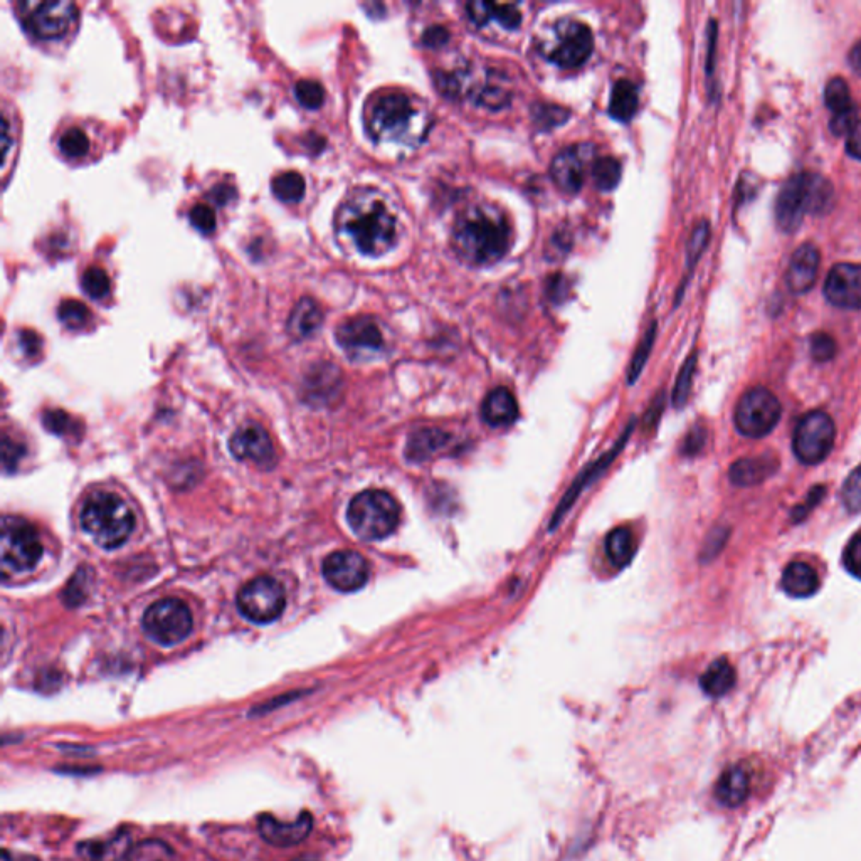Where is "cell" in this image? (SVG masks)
Wrapping results in <instances>:
<instances>
[{
  "instance_id": "50",
  "label": "cell",
  "mask_w": 861,
  "mask_h": 861,
  "mask_svg": "<svg viewBox=\"0 0 861 861\" xmlns=\"http://www.w3.org/2000/svg\"><path fill=\"white\" fill-rule=\"evenodd\" d=\"M825 492V486H814L813 490L809 492L808 500L801 503V505L796 508V512L793 513V517L796 518V522H801V520L808 517V513L811 512L819 502H821V498L825 497Z\"/></svg>"
},
{
  "instance_id": "13",
  "label": "cell",
  "mask_w": 861,
  "mask_h": 861,
  "mask_svg": "<svg viewBox=\"0 0 861 861\" xmlns=\"http://www.w3.org/2000/svg\"><path fill=\"white\" fill-rule=\"evenodd\" d=\"M836 439L835 421L825 411L803 416L794 429L793 451L804 465H819L833 451Z\"/></svg>"
},
{
  "instance_id": "46",
  "label": "cell",
  "mask_w": 861,
  "mask_h": 861,
  "mask_svg": "<svg viewBox=\"0 0 861 861\" xmlns=\"http://www.w3.org/2000/svg\"><path fill=\"white\" fill-rule=\"evenodd\" d=\"M44 426L51 433L59 434V436H71V434L76 433L78 423H74L68 414L61 413V411H49V413L44 414Z\"/></svg>"
},
{
  "instance_id": "39",
  "label": "cell",
  "mask_w": 861,
  "mask_h": 861,
  "mask_svg": "<svg viewBox=\"0 0 861 861\" xmlns=\"http://www.w3.org/2000/svg\"><path fill=\"white\" fill-rule=\"evenodd\" d=\"M655 337L656 322H653L651 323L650 328H648V332L645 333V337L641 339L638 349L634 352L633 360H631V365H629V384H634V381L640 377L641 372L645 369L646 362H648V357H650L651 354V349H653V344H655Z\"/></svg>"
},
{
  "instance_id": "43",
  "label": "cell",
  "mask_w": 861,
  "mask_h": 861,
  "mask_svg": "<svg viewBox=\"0 0 861 861\" xmlns=\"http://www.w3.org/2000/svg\"><path fill=\"white\" fill-rule=\"evenodd\" d=\"M841 500L851 513L861 512V465L851 471L841 488Z\"/></svg>"
},
{
  "instance_id": "22",
  "label": "cell",
  "mask_w": 861,
  "mask_h": 861,
  "mask_svg": "<svg viewBox=\"0 0 861 861\" xmlns=\"http://www.w3.org/2000/svg\"><path fill=\"white\" fill-rule=\"evenodd\" d=\"M633 424H629L628 431L621 436L618 444L614 446V449L609 451L608 455H604L601 460L594 463V466H591L589 470L584 471L579 478H577L574 486L569 488V493H567L566 497L562 498V502L559 503V507L555 510L554 517H552V525H550V529H554L555 525L562 520V517L566 515L567 510L572 507V503L576 502L577 497L581 495L582 490L586 488L589 483H591L597 475H601V471L606 470L609 465H611V461H614V458L619 455V451L623 449L624 444L628 443V438L631 436V431H633Z\"/></svg>"
},
{
  "instance_id": "36",
  "label": "cell",
  "mask_w": 861,
  "mask_h": 861,
  "mask_svg": "<svg viewBox=\"0 0 861 861\" xmlns=\"http://www.w3.org/2000/svg\"><path fill=\"white\" fill-rule=\"evenodd\" d=\"M59 150L69 159H81L90 150V138L81 128H68L59 138Z\"/></svg>"
},
{
  "instance_id": "5",
  "label": "cell",
  "mask_w": 861,
  "mask_h": 861,
  "mask_svg": "<svg viewBox=\"0 0 861 861\" xmlns=\"http://www.w3.org/2000/svg\"><path fill=\"white\" fill-rule=\"evenodd\" d=\"M80 522L93 542L106 550L122 547L135 529L132 508L110 492L93 493L83 505Z\"/></svg>"
},
{
  "instance_id": "53",
  "label": "cell",
  "mask_w": 861,
  "mask_h": 861,
  "mask_svg": "<svg viewBox=\"0 0 861 861\" xmlns=\"http://www.w3.org/2000/svg\"><path fill=\"white\" fill-rule=\"evenodd\" d=\"M19 340H21L22 349L26 352L27 355H34L39 352L41 349V339H39V335L36 332H32V330H22L19 333Z\"/></svg>"
},
{
  "instance_id": "42",
  "label": "cell",
  "mask_w": 861,
  "mask_h": 861,
  "mask_svg": "<svg viewBox=\"0 0 861 861\" xmlns=\"http://www.w3.org/2000/svg\"><path fill=\"white\" fill-rule=\"evenodd\" d=\"M295 96L296 100L300 101L305 108L317 110L325 101V90L318 81L300 80L296 81Z\"/></svg>"
},
{
  "instance_id": "56",
  "label": "cell",
  "mask_w": 861,
  "mask_h": 861,
  "mask_svg": "<svg viewBox=\"0 0 861 861\" xmlns=\"http://www.w3.org/2000/svg\"><path fill=\"white\" fill-rule=\"evenodd\" d=\"M231 194H234V189L226 184L217 185V187H214L211 191L212 199L219 202V204H226V202H229Z\"/></svg>"
},
{
  "instance_id": "15",
  "label": "cell",
  "mask_w": 861,
  "mask_h": 861,
  "mask_svg": "<svg viewBox=\"0 0 861 861\" xmlns=\"http://www.w3.org/2000/svg\"><path fill=\"white\" fill-rule=\"evenodd\" d=\"M325 581L340 592H355L367 584L369 562L355 550H337L323 562Z\"/></svg>"
},
{
  "instance_id": "35",
  "label": "cell",
  "mask_w": 861,
  "mask_h": 861,
  "mask_svg": "<svg viewBox=\"0 0 861 861\" xmlns=\"http://www.w3.org/2000/svg\"><path fill=\"white\" fill-rule=\"evenodd\" d=\"M127 861H175V853L165 841L143 840L128 851Z\"/></svg>"
},
{
  "instance_id": "32",
  "label": "cell",
  "mask_w": 861,
  "mask_h": 861,
  "mask_svg": "<svg viewBox=\"0 0 861 861\" xmlns=\"http://www.w3.org/2000/svg\"><path fill=\"white\" fill-rule=\"evenodd\" d=\"M634 550H636V545H634L633 532L626 527L614 529L606 539V554H608L609 562L618 569L628 566L633 559Z\"/></svg>"
},
{
  "instance_id": "27",
  "label": "cell",
  "mask_w": 861,
  "mask_h": 861,
  "mask_svg": "<svg viewBox=\"0 0 861 861\" xmlns=\"http://www.w3.org/2000/svg\"><path fill=\"white\" fill-rule=\"evenodd\" d=\"M323 322V312L310 296H303L300 302L296 303L295 308L291 310L290 318H288V332L295 339H308L313 333L317 332Z\"/></svg>"
},
{
  "instance_id": "17",
  "label": "cell",
  "mask_w": 861,
  "mask_h": 861,
  "mask_svg": "<svg viewBox=\"0 0 861 861\" xmlns=\"http://www.w3.org/2000/svg\"><path fill=\"white\" fill-rule=\"evenodd\" d=\"M594 150L589 145H574L555 155L550 175L560 191L577 194L584 185L587 162L592 159Z\"/></svg>"
},
{
  "instance_id": "10",
  "label": "cell",
  "mask_w": 861,
  "mask_h": 861,
  "mask_svg": "<svg viewBox=\"0 0 861 861\" xmlns=\"http://www.w3.org/2000/svg\"><path fill=\"white\" fill-rule=\"evenodd\" d=\"M17 14L32 36L58 39L73 27L78 9L68 0H26L17 4Z\"/></svg>"
},
{
  "instance_id": "30",
  "label": "cell",
  "mask_w": 861,
  "mask_h": 861,
  "mask_svg": "<svg viewBox=\"0 0 861 861\" xmlns=\"http://www.w3.org/2000/svg\"><path fill=\"white\" fill-rule=\"evenodd\" d=\"M640 108L638 88L629 80H619L614 83L611 100H609V115L618 122H629Z\"/></svg>"
},
{
  "instance_id": "28",
  "label": "cell",
  "mask_w": 861,
  "mask_h": 861,
  "mask_svg": "<svg viewBox=\"0 0 861 861\" xmlns=\"http://www.w3.org/2000/svg\"><path fill=\"white\" fill-rule=\"evenodd\" d=\"M449 443V434L441 429L424 428L411 434L407 439V460L413 463H423L438 455L439 451Z\"/></svg>"
},
{
  "instance_id": "48",
  "label": "cell",
  "mask_w": 861,
  "mask_h": 861,
  "mask_svg": "<svg viewBox=\"0 0 861 861\" xmlns=\"http://www.w3.org/2000/svg\"><path fill=\"white\" fill-rule=\"evenodd\" d=\"M843 564L851 576L861 579V532L856 534L846 545Z\"/></svg>"
},
{
  "instance_id": "23",
  "label": "cell",
  "mask_w": 861,
  "mask_h": 861,
  "mask_svg": "<svg viewBox=\"0 0 861 861\" xmlns=\"http://www.w3.org/2000/svg\"><path fill=\"white\" fill-rule=\"evenodd\" d=\"M481 416L486 423L495 428H503L515 423L518 418V404L512 392L505 387L493 389L481 404Z\"/></svg>"
},
{
  "instance_id": "49",
  "label": "cell",
  "mask_w": 861,
  "mask_h": 861,
  "mask_svg": "<svg viewBox=\"0 0 861 861\" xmlns=\"http://www.w3.org/2000/svg\"><path fill=\"white\" fill-rule=\"evenodd\" d=\"M860 122L858 120V113H856V108H850V110L841 111V113H835L833 118H831L830 128L831 132L835 133L836 137H845V135H850L853 132V128L856 127V123Z\"/></svg>"
},
{
  "instance_id": "20",
  "label": "cell",
  "mask_w": 861,
  "mask_h": 861,
  "mask_svg": "<svg viewBox=\"0 0 861 861\" xmlns=\"http://www.w3.org/2000/svg\"><path fill=\"white\" fill-rule=\"evenodd\" d=\"M751 789L752 772L742 764H735L719 777L714 789L715 799L724 808H739L751 796Z\"/></svg>"
},
{
  "instance_id": "58",
  "label": "cell",
  "mask_w": 861,
  "mask_h": 861,
  "mask_svg": "<svg viewBox=\"0 0 861 861\" xmlns=\"http://www.w3.org/2000/svg\"><path fill=\"white\" fill-rule=\"evenodd\" d=\"M2 861H39L34 856L29 855H16V853H11V851L4 850L2 853Z\"/></svg>"
},
{
  "instance_id": "14",
  "label": "cell",
  "mask_w": 861,
  "mask_h": 861,
  "mask_svg": "<svg viewBox=\"0 0 861 861\" xmlns=\"http://www.w3.org/2000/svg\"><path fill=\"white\" fill-rule=\"evenodd\" d=\"M340 347L352 357V359H370L381 354L386 347V339L381 325L376 318L369 315L349 318L340 323L335 332Z\"/></svg>"
},
{
  "instance_id": "8",
  "label": "cell",
  "mask_w": 861,
  "mask_h": 861,
  "mask_svg": "<svg viewBox=\"0 0 861 861\" xmlns=\"http://www.w3.org/2000/svg\"><path fill=\"white\" fill-rule=\"evenodd\" d=\"M43 552V542L32 523L19 517H6L2 520L0 559L4 576L36 569Z\"/></svg>"
},
{
  "instance_id": "21",
  "label": "cell",
  "mask_w": 861,
  "mask_h": 861,
  "mask_svg": "<svg viewBox=\"0 0 861 861\" xmlns=\"http://www.w3.org/2000/svg\"><path fill=\"white\" fill-rule=\"evenodd\" d=\"M819 261H821V256H819L818 248L814 244L806 243L799 246L794 251L791 263H789L788 276H786L789 290L796 295H803L806 291L811 290L816 283V278H818Z\"/></svg>"
},
{
  "instance_id": "9",
  "label": "cell",
  "mask_w": 861,
  "mask_h": 861,
  "mask_svg": "<svg viewBox=\"0 0 861 861\" xmlns=\"http://www.w3.org/2000/svg\"><path fill=\"white\" fill-rule=\"evenodd\" d=\"M192 626L194 618L191 609L184 601L174 597H165L152 604L142 619L145 634L162 646H174L184 641L192 633Z\"/></svg>"
},
{
  "instance_id": "52",
  "label": "cell",
  "mask_w": 861,
  "mask_h": 861,
  "mask_svg": "<svg viewBox=\"0 0 861 861\" xmlns=\"http://www.w3.org/2000/svg\"><path fill=\"white\" fill-rule=\"evenodd\" d=\"M448 39L449 32L443 26H433L424 32L423 43L428 48H441L448 43Z\"/></svg>"
},
{
  "instance_id": "2",
  "label": "cell",
  "mask_w": 861,
  "mask_h": 861,
  "mask_svg": "<svg viewBox=\"0 0 861 861\" xmlns=\"http://www.w3.org/2000/svg\"><path fill=\"white\" fill-rule=\"evenodd\" d=\"M365 128L379 145L416 148L431 127V115L423 101L402 91H381L365 106Z\"/></svg>"
},
{
  "instance_id": "33",
  "label": "cell",
  "mask_w": 861,
  "mask_h": 861,
  "mask_svg": "<svg viewBox=\"0 0 861 861\" xmlns=\"http://www.w3.org/2000/svg\"><path fill=\"white\" fill-rule=\"evenodd\" d=\"M271 187H273L275 196L280 201L288 202V204L302 201L305 191H307V184H305L303 175L300 172H295V170H286V172L276 175L271 182Z\"/></svg>"
},
{
  "instance_id": "12",
  "label": "cell",
  "mask_w": 861,
  "mask_h": 861,
  "mask_svg": "<svg viewBox=\"0 0 861 861\" xmlns=\"http://www.w3.org/2000/svg\"><path fill=\"white\" fill-rule=\"evenodd\" d=\"M781 402L766 387H754L735 407V426L745 438H764L781 419Z\"/></svg>"
},
{
  "instance_id": "59",
  "label": "cell",
  "mask_w": 861,
  "mask_h": 861,
  "mask_svg": "<svg viewBox=\"0 0 861 861\" xmlns=\"http://www.w3.org/2000/svg\"><path fill=\"white\" fill-rule=\"evenodd\" d=\"M293 861H320V860H317V858H312V856H302V858H296V860H293Z\"/></svg>"
},
{
  "instance_id": "24",
  "label": "cell",
  "mask_w": 861,
  "mask_h": 861,
  "mask_svg": "<svg viewBox=\"0 0 861 861\" xmlns=\"http://www.w3.org/2000/svg\"><path fill=\"white\" fill-rule=\"evenodd\" d=\"M779 461L776 456L762 455L735 461L730 468V481L737 486H754L776 473Z\"/></svg>"
},
{
  "instance_id": "26",
  "label": "cell",
  "mask_w": 861,
  "mask_h": 861,
  "mask_svg": "<svg viewBox=\"0 0 861 861\" xmlns=\"http://www.w3.org/2000/svg\"><path fill=\"white\" fill-rule=\"evenodd\" d=\"M781 586L788 596L806 599L819 591V577L806 562H791L784 569Z\"/></svg>"
},
{
  "instance_id": "16",
  "label": "cell",
  "mask_w": 861,
  "mask_h": 861,
  "mask_svg": "<svg viewBox=\"0 0 861 861\" xmlns=\"http://www.w3.org/2000/svg\"><path fill=\"white\" fill-rule=\"evenodd\" d=\"M229 449L234 458L248 461L261 468H271L276 463V451L270 434L258 424H246L229 439Z\"/></svg>"
},
{
  "instance_id": "1",
  "label": "cell",
  "mask_w": 861,
  "mask_h": 861,
  "mask_svg": "<svg viewBox=\"0 0 861 861\" xmlns=\"http://www.w3.org/2000/svg\"><path fill=\"white\" fill-rule=\"evenodd\" d=\"M340 239L365 256H382L397 243L399 222L384 194L362 187L350 192L335 214Z\"/></svg>"
},
{
  "instance_id": "40",
  "label": "cell",
  "mask_w": 861,
  "mask_h": 861,
  "mask_svg": "<svg viewBox=\"0 0 861 861\" xmlns=\"http://www.w3.org/2000/svg\"><path fill=\"white\" fill-rule=\"evenodd\" d=\"M81 286L86 291V295H90L95 300H103L110 295V278L106 275L105 270H101L100 266H90L88 270H85L83 278H81Z\"/></svg>"
},
{
  "instance_id": "31",
  "label": "cell",
  "mask_w": 861,
  "mask_h": 861,
  "mask_svg": "<svg viewBox=\"0 0 861 861\" xmlns=\"http://www.w3.org/2000/svg\"><path fill=\"white\" fill-rule=\"evenodd\" d=\"M128 835H118L105 841H86L78 846L80 855L88 861H118L130 851Z\"/></svg>"
},
{
  "instance_id": "57",
  "label": "cell",
  "mask_w": 861,
  "mask_h": 861,
  "mask_svg": "<svg viewBox=\"0 0 861 861\" xmlns=\"http://www.w3.org/2000/svg\"><path fill=\"white\" fill-rule=\"evenodd\" d=\"M851 68L855 71L856 74H861V41L860 43H856L853 48H851L850 56Z\"/></svg>"
},
{
  "instance_id": "37",
  "label": "cell",
  "mask_w": 861,
  "mask_h": 861,
  "mask_svg": "<svg viewBox=\"0 0 861 861\" xmlns=\"http://www.w3.org/2000/svg\"><path fill=\"white\" fill-rule=\"evenodd\" d=\"M825 103L833 115L853 108L851 103L850 86L843 78H833L825 88Z\"/></svg>"
},
{
  "instance_id": "4",
  "label": "cell",
  "mask_w": 861,
  "mask_h": 861,
  "mask_svg": "<svg viewBox=\"0 0 861 861\" xmlns=\"http://www.w3.org/2000/svg\"><path fill=\"white\" fill-rule=\"evenodd\" d=\"M835 201L830 180L818 174H799L782 185L776 199V222L784 233H794L808 214H825Z\"/></svg>"
},
{
  "instance_id": "7",
  "label": "cell",
  "mask_w": 861,
  "mask_h": 861,
  "mask_svg": "<svg viewBox=\"0 0 861 861\" xmlns=\"http://www.w3.org/2000/svg\"><path fill=\"white\" fill-rule=\"evenodd\" d=\"M544 58L559 68L576 69L586 63L594 49V37L586 24L576 19L555 22L539 41Z\"/></svg>"
},
{
  "instance_id": "34",
  "label": "cell",
  "mask_w": 861,
  "mask_h": 861,
  "mask_svg": "<svg viewBox=\"0 0 861 861\" xmlns=\"http://www.w3.org/2000/svg\"><path fill=\"white\" fill-rule=\"evenodd\" d=\"M621 164L614 157H599L591 167L592 182L603 192L614 191L621 180Z\"/></svg>"
},
{
  "instance_id": "38",
  "label": "cell",
  "mask_w": 861,
  "mask_h": 861,
  "mask_svg": "<svg viewBox=\"0 0 861 861\" xmlns=\"http://www.w3.org/2000/svg\"><path fill=\"white\" fill-rule=\"evenodd\" d=\"M695 369H697V354L693 352L685 360V364H683L682 370L678 374L677 384H675V389H673V406L683 407L687 404L690 391H692Z\"/></svg>"
},
{
  "instance_id": "25",
  "label": "cell",
  "mask_w": 861,
  "mask_h": 861,
  "mask_svg": "<svg viewBox=\"0 0 861 861\" xmlns=\"http://www.w3.org/2000/svg\"><path fill=\"white\" fill-rule=\"evenodd\" d=\"M468 17L476 26H485L490 21H497L505 29H517L522 24V14L513 4H492V2H470L466 6Z\"/></svg>"
},
{
  "instance_id": "44",
  "label": "cell",
  "mask_w": 861,
  "mask_h": 861,
  "mask_svg": "<svg viewBox=\"0 0 861 861\" xmlns=\"http://www.w3.org/2000/svg\"><path fill=\"white\" fill-rule=\"evenodd\" d=\"M708 238H710V224L707 221L698 222L693 229L692 236L688 239L687 246V261L688 270H692L697 263L703 251L707 248Z\"/></svg>"
},
{
  "instance_id": "54",
  "label": "cell",
  "mask_w": 861,
  "mask_h": 861,
  "mask_svg": "<svg viewBox=\"0 0 861 861\" xmlns=\"http://www.w3.org/2000/svg\"><path fill=\"white\" fill-rule=\"evenodd\" d=\"M846 150H848V154H850L853 159L861 160V120L856 123V127L853 128V132L848 135Z\"/></svg>"
},
{
  "instance_id": "51",
  "label": "cell",
  "mask_w": 861,
  "mask_h": 861,
  "mask_svg": "<svg viewBox=\"0 0 861 861\" xmlns=\"http://www.w3.org/2000/svg\"><path fill=\"white\" fill-rule=\"evenodd\" d=\"M707 441V433H705V429L702 426H697V428H693L690 433L687 434V438H685V443H683V453L688 456L697 455L698 451L703 448V444Z\"/></svg>"
},
{
  "instance_id": "18",
  "label": "cell",
  "mask_w": 861,
  "mask_h": 861,
  "mask_svg": "<svg viewBox=\"0 0 861 861\" xmlns=\"http://www.w3.org/2000/svg\"><path fill=\"white\" fill-rule=\"evenodd\" d=\"M828 302L845 310H861V265L840 263L833 266L825 283Z\"/></svg>"
},
{
  "instance_id": "19",
  "label": "cell",
  "mask_w": 861,
  "mask_h": 861,
  "mask_svg": "<svg viewBox=\"0 0 861 861\" xmlns=\"http://www.w3.org/2000/svg\"><path fill=\"white\" fill-rule=\"evenodd\" d=\"M313 816L307 811H303L295 821L291 823H281L275 816L271 814H261L258 819V830L261 838L273 846L280 848H288L295 846L307 840L308 835L312 833Z\"/></svg>"
},
{
  "instance_id": "6",
  "label": "cell",
  "mask_w": 861,
  "mask_h": 861,
  "mask_svg": "<svg viewBox=\"0 0 861 861\" xmlns=\"http://www.w3.org/2000/svg\"><path fill=\"white\" fill-rule=\"evenodd\" d=\"M401 518V508L396 498L382 490H367L352 498L347 520L364 540H382L397 529Z\"/></svg>"
},
{
  "instance_id": "41",
  "label": "cell",
  "mask_w": 861,
  "mask_h": 861,
  "mask_svg": "<svg viewBox=\"0 0 861 861\" xmlns=\"http://www.w3.org/2000/svg\"><path fill=\"white\" fill-rule=\"evenodd\" d=\"M58 317L66 327L81 328L90 320V310L80 300H64L59 305Z\"/></svg>"
},
{
  "instance_id": "29",
  "label": "cell",
  "mask_w": 861,
  "mask_h": 861,
  "mask_svg": "<svg viewBox=\"0 0 861 861\" xmlns=\"http://www.w3.org/2000/svg\"><path fill=\"white\" fill-rule=\"evenodd\" d=\"M735 682H737V675H735L734 666L730 665L727 658H719L703 673L700 687L708 697L720 698L734 688Z\"/></svg>"
},
{
  "instance_id": "11",
  "label": "cell",
  "mask_w": 861,
  "mask_h": 861,
  "mask_svg": "<svg viewBox=\"0 0 861 861\" xmlns=\"http://www.w3.org/2000/svg\"><path fill=\"white\" fill-rule=\"evenodd\" d=\"M236 603L241 614L251 623H273L285 611V587L275 577H254L241 587Z\"/></svg>"
},
{
  "instance_id": "3",
  "label": "cell",
  "mask_w": 861,
  "mask_h": 861,
  "mask_svg": "<svg viewBox=\"0 0 861 861\" xmlns=\"http://www.w3.org/2000/svg\"><path fill=\"white\" fill-rule=\"evenodd\" d=\"M451 243L466 263L492 265L508 253L512 226L497 206L473 204L456 217Z\"/></svg>"
},
{
  "instance_id": "55",
  "label": "cell",
  "mask_w": 861,
  "mask_h": 861,
  "mask_svg": "<svg viewBox=\"0 0 861 861\" xmlns=\"http://www.w3.org/2000/svg\"><path fill=\"white\" fill-rule=\"evenodd\" d=\"M727 535L729 534H725V530H715V540L707 542V545H705V550H703L702 555L703 559H712V557L719 554V550L724 547L725 540H727Z\"/></svg>"
},
{
  "instance_id": "45",
  "label": "cell",
  "mask_w": 861,
  "mask_h": 861,
  "mask_svg": "<svg viewBox=\"0 0 861 861\" xmlns=\"http://www.w3.org/2000/svg\"><path fill=\"white\" fill-rule=\"evenodd\" d=\"M192 226L202 234H211L217 226L216 212L207 204H196L189 212Z\"/></svg>"
},
{
  "instance_id": "47",
  "label": "cell",
  "mask_w": 861,
  "mask_h": 861,
  "mask_svg": "<svg viewBox=\"0 0 861 861\" xmlns=\"http://www.w3.org/2000/svg\"><path fill=\"white\" fill-rule=\"evenodd\" d=\"M811 355L816 362H828L836 355V342L828 333H816L811 339Z\"/></svg>"
}]
</instances>
